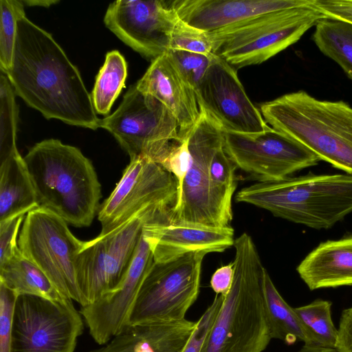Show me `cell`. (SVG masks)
<instances>
[{
    "mask_svg": "<svg viewBox=\"0 0 352 352\" xmlns=\"http://www.w3.org/2000/svg\"><path fill=\"white\" fill-rule=\"evenodd\" d=\"M99 127L116 138L130 159L143 157L161 164L182 142L177 120L160 101L129 87L118 109L100 119Z\"/></svg>",
    "mask_w": 352,
    "mask_h": 352,
    "instance_id": "cell-8",
    "label": "cell"
},
{
    "mask_svg": "<svg viewBox=\"0 0 352 352\" xmlns=\"http://www.w3.org/2000/svg\"><path fill=\"white\" fill-rule=\"evenodd\" d=\"M315 27L313 40L316 46L352 80V24L324 18Z\"/></svg>",
    "mask_w": 352,
    "mask_h": 352,
    "instance_id": "cell-26",
    "label": "cell"
},
{
    "mask_svg": "<svg viewBox=\"0 0 352 352\" xmlns=\"http://www.w3.org/2000/svg\"><path fill=\"white\" fill-rule=\"evenodd\" d=\"M38 207L75 227L89 226L100 208L101 186L91 161L56 139L34 144L23 157Z\"/></svg>",
    "mask_w": 352,
    "mask_h": 352,
    "instance_id": "cell-2",
    "label": "cell"
},
{
    "mask_svg": "<svg viewBox=\"0 0 352 352\" xmlns=\"http://www.w3.org/2000/svg\"><path fill=\"white\" fill-rule=\"evenodd\" d=\"M273 129L300 142L321 160L352 175V107L300 90L261 104Z\"/></svg>",
    "mask_w": 352,
    "mask_h": 352,
    "instance_id": "cell-5",
    "label": "cell"
},
{
    "mask_svg": "<svg viewBox=\"0 0 352 352\" xmlns=\"http://www.w3.org/2000/svg\"><path fill=\"white\" fill-rule=\"evenodd\" d=\"M127 63L117 50L106 54L103 65L98 72L91 94L96 113L107 115L125 87Z\"/></svg>",
    "mask_w": 352,
    "mask_h": 352,
    "instance_id": "cell-27",
    "label": "cell"
},
{
    "mask_svg": "<svg viewBox=\"0 0 352 352\" xmlns=\"http://www.w3.org/2000/svg\"><path fill=\"white\" fill-rule=\"evenodd\" d=\"M34 188L19 152L0 161V221L38 208Z\"/></svg>",
    "mask_w": 352,
    "mask_h": 352,
    "instance_id": "cell-23",
    "label": "cell"
},
{
    "mask_svg": "<svg viewBox=\"0 0 352 352\" xmlns=\"http://www.w3.org/2000/svg\"><path fill=\"white\" fill-rule=\"evenodd\" d=\"M223 300L222 295L216 294L212 303L196 322L195 329L182 352H205L210 332Z\"/></svg>",
    "mask_w": 352,
    "mask_h": 352,
    "instance_id": "cell-33",
    "label": "cell"
},
{
    "mask_svg": "<svg viewBox=\"0 0 352 352\" xmlns=\"http://www.w3.org/2000/svg\"><path fill=\"white\" fill-rule=\"evenodd\" d=\"M178 19L170 1L119 0L109 4L104 23L126 45L153 60L169 51Z\"/></svg>",
    "mask_w": 352,
    "mask_h": 352,
    "instance_id": "cell-16",
    "label": "cell"
},
{
    "mask_svg": "<svg viewBox=\"0 0 352 352\" xmlns=\"http://www.w3.org/2000/svg\"><path fill=\"white\" fill-rule=\"evenodd\" d=\"M205 252L154 262L130 314L129 324L179 321L197 300Z\"/></svg>",
    "mask_w": 352,
    "mask_h": 352,
    "instance_id": "cell-11",
    "label": "cell"
},
{
    "mask_svg": "<svg viewBox=\"0 0 352 352\" xmlns=\"http://www.w3.org/2000/svg\"><path fill=\"white\" fill-rule=\"evenodd\" d=\"M263 285L267 318L272 338L280 340L287 344L300 340L305 345L322 346L319 340L300 319L294 309L281 296L266 269Z\"/></svg>",
    "mask_w": 352,
    "mask_h": 352,
    "instance_id": "cell-24",
    "label": "cell"
},
{
    "mask_svg": "<svg viewBox=\"0 0 352 352\" xmlns=\"http://www.w3.org/2000/svg\"><path fill=\"white\" fill-rule=\"evenodd\" d=\"M82 243L64 219L41 207L26 214L18 238L23 256L45 274L63 297L80 306L83 300L76 280L75 258Z\"/></svg>",
    "mask_w": 352,
    "mask_h": 352,
    "instance_id": "cell-10",
    "label": "cell"
},
{
    "mask_svg": "<svg viewBox=\"0 0 352 352\" xmlns=\"http://www.w3.org/2000/svg\"><path fill=\"white\" fill-rule=\"evenodd\" d=\"M3 74L15 94L45 118L99 128L100 119L78 69L52 36L25 15L18 20L12 65Z\"/></svg>",
    "mask_w": 352,
    "mask_h": 352,
    "instance_id": "cell-1",
    "label": "cell"
},
{
    "mask_svg": "<svg viewBox=\"0 0 352 352\" xmlns=\"http://www.w3.org/2000/svg\"><path fill=\"white\" fill-rule=\"evenodd\" d=\"M336 349L339 352H352V306L342 312Z\"/></svg>",
    "mask_w": 352,
    "mask_h": 352,
    "instance_id": "cell-40",
    "label": "cell"
},
{
    "mask_svg": "<svg viewBox=\"0 0 352 352\" xmlns=\"http://www.w3.org/2000/svg\"><path fill=\"white\" fill-rule=\"evenodd\" d=\"M200 109L197 122L184 137L191 164L168 222L226 227L232 220V209L217 194L209 173L214 154L224 144V131L205 109Z\"/></svg>",
    "mask_w": 352,
    "mask_h": 352,
    "instance_id": "cell-7",
    "label": "cell"
},
{
    "mask_svg": "<svg viewBox=\"0 0 352 352\" xmlns=\"http://www.w3.org/2000/svg\"><path fill=\"white\" fill-rule=\"evenodd\" d=\"M191 164V154L186 138L173 148L166 159L160 164L165 170L171 173L177 184V195H180L184 178Z\"/></svg>",
    "mask_w": 352,
    "mask_h": 352,
    "instance_id": "cell-36",
    "label": "cell"
},
{
    "mask_svg": "<svg viewBox=\"0 0 352 352\" xmlns=\"http://www.w3.org/2000/svg\"><path fill=\"white\" fill-rule=\"evenodd\" d=\"M73 300L20 295L14 311L12 352H74L84 323Z\"/></svg>",
    "mask_w": 352,
    "mask_h": 352,
    "instance_id": "cell-12",
    "label": "cell"
},
{
    "mask_svg": "<svg viewBox=\"0 0 352 352\" xmlns=\"http://www.w3.org/2000/svg\"><path fill=\"white\" fill-rule=\"evenodd\" d=\"M0 161L18 151L16 131L18 109L15 93L7 76L1 72L0 78Z\"/></svg>",
    "mask_w": 352,
    "mask_h": 352,
    "instance_id": "cell-28",
    "label": "cell"
},
{
    "mask_svg": "<svg viewBox=\"0 0 352 352\" xmlns=\"http://www.w3.org/2000/svg\"><path fill=\"white\" fill-rule=\"evenodd\" d=\"M169 50L210 55L212 53V45L206 32L188 25L179 18L172 32Z\"/></svg>",
    "mask_w": 352,
    "mask_h": 352,
    "instance_id": "cell-32",
    "label": "cell"
},
{
    "mask_svg": "<svg viewBox=\"0 0 352 352\" xmlns=\"http://www.w3.org/2000/svg\"><path fill=\"white\" fill-rule=\"evenodd\" d=\"M234 276V262L224 265L215 270L211 276L210 285L217 295L226 296L231 289Z\"/></svg>",
    "mask_w": 352,
    "mask_h": 352,
    "instance_id": "cell-39",
    "label": "cell"
},
{
    "mask_svg": "<svg viewBox=\"0 0 352 352\" xmlns=\"http://www.w3.org/2000/svg\"><path fill=\"white\" fill-rule=\"evenodd\" d=\"M195 93L199 107L224 131L256 134L271 128L246 94L236 69L213 53Z\"/></svg>",
    "mask_w": 352,
    "mask_h": 352,
    "instance_id": "cell-15",
    "label": "cell"
},
{
    "mask_svg": "<svg viewBox=\"0 0 352 352\" xmlns=\"http://www.w3.org/2000/svg\"><path fill=\"white\" fill-rule=\"evenodd\" d=\"M177 195L176 179L160 164L143 157L130 159L121 179L100 206L99 235L114 230L144 210H170Z\"/></svg>",
    "mask_w": 352,
    "mask_h": 352,
    "instance_id": "cell-13",
    "label": "cell"
},
{
    "mask_svg": "<svg viewBox=\"0 0 352 352\" xmlns=\"http://www.w3.org/2000/svg\"><path fill=\"white\" fill-rule=\"evenodd\" d=\"M142 234L148 243L154 262H168L194 252H222L234 245L230 226L212 227L164 221L159 214L145 223Z\"/></svg>",
    "mask_w": 352,
    "mask_h": 352,
    "instance_id": "cell-18",
    "label": "cell"
},
{
    "mask_svg": "<svg viewBox=\"0 0 352 352\" xmlns=\"http://www.w3.org/2000/svg\"><path fill=\"white\" fill-rule=\"evenodd\" d=\"M296 270L310 290L352 285V236L320 243Z\"/></svg>",
    "mask_w": 352,
    "mask_h": 352,
    "instance_id": "cell-22",
    "label": "cell"
},
{
    "mask_svg": "<svg viewBox=\"0 0 352 352\" xmlns=\"http://www.w3.org/2000/svg\"><path fill=\"white\" fill-rule=\"evenodd\" d=\"M236 168V166L225 151L223 145L219 147L210 163V177L218 196L230 207H232V197L237 185Z\"/></svg>",
    "mask_w": 352,
    "mask_h": 352,
    "instance_id": "cell-31",
    "label": "cell"
},
{
    "mask_svg": "<svg viewBox=\"0 0 352 352\" xmlns=\"http://www.w3.org/2000/svg\"><path fill=\"white\" fill-rule=\"evenodd\" d=\"M24 219L25 214H20L0 221V266L10 261L19 250L17 236Z\"/></svg>",
    "mask_w": 352,
    "mask_h": 352,
    "instance_id": "cell-37",
    "label": "cell"
},
{
    "mask_svg": "<svg viewBox=\"0 0 352 352\" xmlns=\"http://www.w3.org/2000/svg\"><path fill=\"white\" fill-rule=\"evenodd\" d=\"M18 296L0 283V352H12L13 316Z\"/></svg>",
    "mask_w": 352,
    "mask_h": 352,
    "instance_id": "cell-35",
    "label": "cell"
},
{
    "mask_svg": "<svg viewBox=\"0 0 352 352\" xmlns=\"http://www.w3.org/2000/svg\"><path fill=\"white\" fill-rule=\"evenodd\" d=\"M235 199L295 223L329 229L352 212V175L309 173L258 182L243 188Z\"/></svg>",
    "mask_w": 352,
    "mask_h": 352,
    "instance_id": "cell-4",
    "label": "cell"
},
{
    "mask_svg": "<svg viewBox=\"0 0 352 352\" xmlns=\"http://www.w3.org/2000/svg\"><path fill=\"white\" fill-rule=\"evenodd\" d=\"M312 5L326 18L352 24V0H312Z\"/></svg>",
    "mask_w": 352,
    "mask_h": 352,
    "instance_id": "cell-38",
    "label": "cell"
},
{
    "mask_svg": "<svg viewBox=\"0 0 352 352\" xmlns=\"http://www.w3.org/2000/svg\"><path fill=\"white\" fill-rule=\"evenodd\" d=\"M196 322L129 324L103 346L89 352H182Z\"/></svg>",
    "mask_w": 352,
    "mask_h": 352,
    "instance_id": "cell-21",
    "label": "cell"
},
{
    "mask_svg": "<svg viewBox=\"0 0 352 352\" xmlns=\"http://www.w3.org/2000/svg\"><path fill=\"white\" fill-rule=\"evenodd\" d=\"M234 276L210 332L205 352H263L272 339L267 318L265 268L252 237L235 239Z\"/></svg>",
    "mask_w": 352,
    "mask_h": 352,
    "instance_id": "cell-3",
    "label": "cell"
},
{
    "mask_svg": "<svg viewBox=\"0 0 352 352\" xmlns=\"http://www.w3.org/2000/svg\"><path fill=\"white\" fill-rule=\"evenodd\" d=\"M0 67L6 73L11 67L14 56L19 19L25 15L21 0L0 1Z\"/></svg>",
    "mask_w": 352,
    "mask_h": 352,
    "instance_id": "cell-30",
    "label": "cell"
},
{
    "mask_svg": "<svg viewBox=\"0 0 352 352\" xmlns=\"http://www.w3.org/2000/svg\"><path fill=\"white\" fill-rule=\"evenodd\" d=\"M223 146L236 168L258 182L290 177L321 160L307 146L272 127L256 134L224 131Z\"/></svg>",
    "mask_w": 352,
    "mask_h": 352,
    "instance_id": "cell-14",
    "label": "cell"
},
{
    "mask_svg": "<svg viewBox=\"0 0 352 352\" xmlns=\"http://www.w3.org/2000/svg\"><path fill=\"white\" fill-rule=\"evenodd\" d=\"M135 85L168 109L177 121L182 140L197 122L201 109L195 90L168 52L152 60Z\"/></svg>",
    "mask_w": 352,
    "mask_h": 352,
    "instance_id": "cell-19",
    "label": "cell"
},
{
    "mask_svg": "<svg viewBox=\"0 0 352 352\" xmlns=\"http://www.w3.org/2000/svg\"><path fill=\"white\" fill-rule=\"evenodd\" d=\"M168 54L195 90L209 67L212 53L204 55L182 50H169Z\"/></svg>",
    "mask_w": 352,
    "mask_h": 352,
    "instance_id": "cell-34",
    "label": "cell"
},
{
    "mask_svg": "<svg viewBox=\"0 0 352 352\" xmlns=\"http://www.w3.org/2000/svg\"><path fill=\"white\" fill-rule=\"evenodd\" d=\"M324 18L311 0L307 6L260 14L206 34L212 53L236 69L267 60Z\"/></svg>",
    "mask_w": 352,
    "mask_h": 352,
    "instance_id": "cell-6",
    "label": "cell"
},
{
    "mask_svg": "<svg viewBox=\"0 0 352 352\" xmlns=\"http://www.w3.org/2000/svg\"><path fill=\"white\" fill-rule=\"evenodd\" d=\"M331 302L316 299L294 311L306 327L316 336L321 345L336 349L338 329L331 318Z\"/></svg>",
    "mask_w": 352,
    "mask_h": 352,
    "instance_id": "cell-29",
    "label": "cell"
},
{
    "mask_svg": "<svg viewBox=\"0 0 352 352\" xmlns=\"http://www.w3.org/2000/svg\"><path fill=\"white\" fill-rule=\"evenodd\" d=\"M144 210L114 230L83 243L76 256L77 284L83 305L95 302L120 285L129 269L146 221L167 212Z\"/></svg>",
    "mask_w": 352,
    "mask_h": 352,
    "instance_id": "cell-9",
    "label": "cell"
},
{
    "mask_svg": "<svg viewBox=\"0 0 352 352\" xmlns=\"http://www.w3.org/2000/svg\"><path fill=\"white\" fill-rule=\"evenodd\" d=\"M154 263L150 245L142 234L122 281L114 291L80 313L96 343L103 345L129 325L131 311L142 283Z\"/></svg>",
    "mask_w": 352,
    "mask_h": 352,
    "instance_id": "cell-17",
    "label": "cell"
},
{
    "mask_svg": "<svg viewBox=\"0 0 352 352\" xmlns=\"http://www.w3.org/2000/svg\"><path fill=\"white\" fill-rule=\"evenodd\" d=\"M0 283L18 296H35L51 300L65 298L45 274L23 256L19 249L10 261L0 266Z\"/></svg>",
    "mask_w": 352,
    "mask_h": 352,
    "instance_id": "cell-25",
    "label": "cell"
},
{
    "mask_svg": "<svg viewBox=\"0 0 352 352\" xmlns=\"http://www.w3.org/2000/svg\"><path fill=\"white\" fill-rule=\"evenodd\" d=\"M23 4L27 6H39L49 8L59 2L58 0H21Z\"/></svg>",
    "mask_w": 352,
    "mask_h": 352,
    "instance_id": "cell-41",
    "label": "cell"
},
{
    "mask_svg": "<svg viewBox=\"0 0 352 352\" xmlns=\"http://www.w3.org/2000/svg\"><path fill=\"white\" fill-rule=\"evenodd\" d=\"M311 0H175L170 6L188 25L205 32L270 12L309 5Z\"/></svg>",
    "mask_w": 352,
    "mask_h": 352,
    "instance_id": "cell-20",
    "label": "cell"
},
{
    "mask_svg": "<svg viewBox=\"0 0 352 352\" xmlns=\"http://www.w3.org/2000/svg\"><path fill=\"white\" fill-rule=\"evenodd\" d=\"M297 352H339L336 349L322 346L305 345Z\"/></svg>",
    "mask_w": 352,
    "mask_h": 352,
    "instance_id": "cell-42",
    "label": "cell"
}]
</instances>
